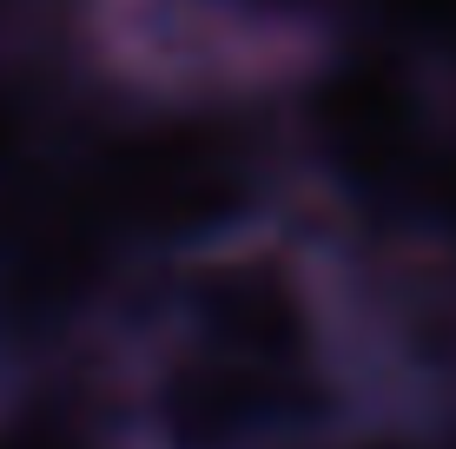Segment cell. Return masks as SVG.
Instances as JSON below:
<instances>
[{
	"label": "cell",
	"mask_w": 456,
	"mask_h": 449,
	"mask_svg": "<svg viewBox=\"0 0 456 449\" xmlns=\"http://www.w3.org/2000/svg\"><path fill=\"white\" fill-rule=\"evenodd\" d=\"M324 370L245 364L199 344H166V364L152 377V416L179 449H258L324 416Z\"/></svg>",
	"instance_id": "6da1fadb"
},
{
	"label": "cell",
	"mask_w": 456,
	"mask_h": 449,
	"mask_svg": "<svg viewBox=\"0 0 456 449\" xmlns=\"http://www.w3.org/2000/svg\"><path fill=\"white\" fill-rule=\"evenodd\" d=\"M80 100L86 86L67 60L20 46V40H0V185L20 179L27 165L53 159Z\"/></svg>",
	"instance_id": "7a4b0ae2"
},
{
	"label": "cell",
	"mask_w": 456,
	"mask_h": 449,
	"mask_svg": "<svg viewBox=\"0 0 456 449\" xmlns=\"http://www.w3.org/2000/svg\"><path fill=\"white\" fill-rule=\"evenodd\" d=\"M403 231H423V238L456 265V146L436 159V172H430V185H423V198H417V212H411Z\"/></svg>",
	"instance_id": "3957f363"
},
{
	"label": "cell",
	"mask_w": 456,
	"mask_h": 449,
	"mask_svg": "<svg viewBox=\"0 0 456 449\" xmlns=\"http://www.w3.org/2000/svg\"><path fill=\"white\" fill-rule=\"evenodd\" d=\"M0 449H93V443L53 423H20V429H0Z\"/></svg>",
	"instance_id": "277c9868"
}]
</instances>
